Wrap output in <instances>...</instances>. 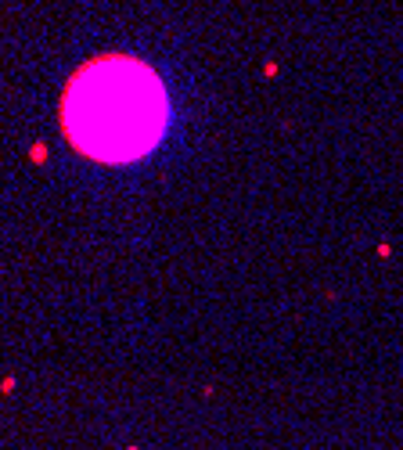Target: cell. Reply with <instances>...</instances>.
<instances>
[{
  "mask_svg": "<svg viewBox=\"0 0 403 450\" xmlns=\"http://www.w3.org/2000/svg\"><path fill=\"white\" fill-rule=\"evenodd\" d=\"M169 119L166 87L152 65L130 54L94 58L69 79L61 126L83 155L98 163L144 158Z\"/></svg>",
  "mask_w": 403,
  "mask_h": 450,
  "instance_id": "cell-1",
  "label": "cell"
}]
</instances>
